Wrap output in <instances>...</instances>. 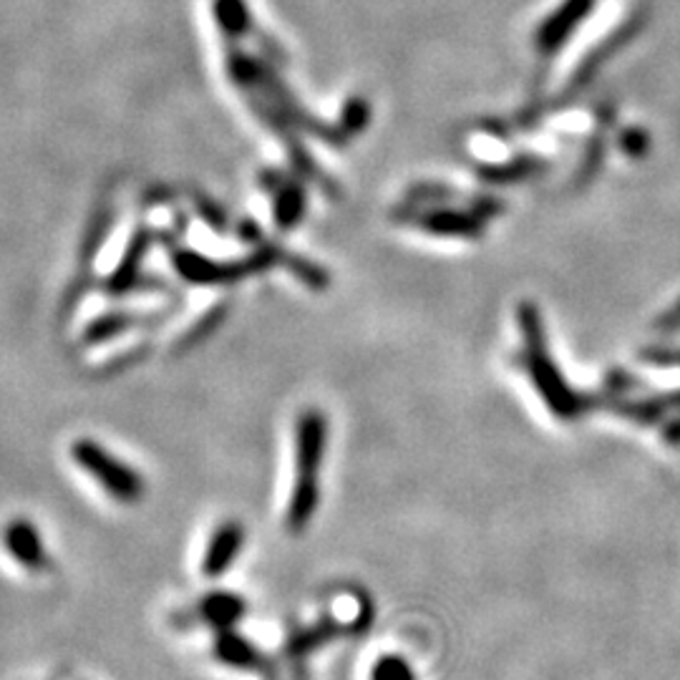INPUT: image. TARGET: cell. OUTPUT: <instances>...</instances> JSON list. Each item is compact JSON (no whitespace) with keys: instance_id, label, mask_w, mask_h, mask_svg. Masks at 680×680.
<instances>
[{"instance_id":"cell-14","label":"cell","mask_w":680,"mask_h":680,"mask_svg":"<svg viewBox=\"0 0 680 680\" xmlns=\"http://www.w3.org/2000/svg\"><path fill=\"white\" fill-rule=\"evenodd\" d=\"M371 680H413L411 666L396 656H385L373 666Z\"/></svg>"},{"instance_id":"cell-16","label":"cell","mask_w":680,"mask_h":680,"mask_svg":"<svg viewBox=\"0 0 680 680\" xmlns=\"http://www.w3.org/2000/svg\"><path fill=\"white\" fill-rule=\"evenodd\" d=\"M365 119H369V106L363 104V101H358V99H353L351 104H346V112H343V126L346 132H348V136H351L353 132H358V128H361L363 124H365Z\"/></svg>"},{"instance_id":"cell-5","label":"cell","mask_w":680,"mask_h":680,"mask_svg":"<svg viewBox=\"0 0 680 680\" xmlns=\"http://www.w3.org/2000/svg\"><path fill=\"white\" fill-rule=\"evenodd\" d=\"M3 545L8 549V555H11L21 567L31 569V573H41V569L49 565L43 539L39 535V529L33 527V522L29 519L8 522V527L3 529Z\"/></svg>"},{"instance_id":"cell-10","label":"cell","mask_w":680,"mask_h":680,"mask_svg":"<svg viewBox=\"0 0 680 680\" xmlns=\"http://www.w3.org/2000/svg\"><path fill=\"white\" fill-rule=\"evenodd\" d=\"M585 6H587V0H569V3H565L563 11L555 16V21L553 23L547 21L545 29H542L539 33L542 49H555V45L565 39L567 31L573 29V23L577 21V18L585 13Z\"/></svg>"},{"instance_id":"cell-1","label":"cell","mask_w":680,"mask_h":680,"mask_svg":"<svg viewBox=\"0 0 680 680\" xmlns=\"http://www.w3.org/2000/svg\"><path fill=\"white\" fill-rule=\"evenodd\" d=\"M326 419L323 413L310 409L298 419L296 431V490L288 504L290 532H302L318 509V468L326 454Z\"/></svg>"},{"instance_id":"cell-11","label":"cell","mask_w":680,"mask_h":680,"mask_svg":"<svg viewBox=\"0 0 680 680\" xmlns=\"http://www.w3.org/2000/svg\"><path fill=\"white\" fill-rule=\"evenodd\" d=\"M336 625L333 622H323L320 628H312V630H306V632H298L296 638L290 640L288 646V652L290 656H306V652L316 650L318 646H323L326 640H330L336 636Z\"/></svg>"},{"instance_id":"cell-8","label":"cell","mask_w":680,"mask_h":680,"mask_svg":"<svg viewBox=\"0 0 680 680\" xmlns=\"http://www.w3.org/2000/svg\"><path fill=\"white\" fill-rule=\"evenodd\" d=\"M215 652L225 666H233V668H240V670H257V668H262V663H265L260 650H257L247 638L237 636L233 628L217 630Z\"/></svg>"},{"instance_id":"cell-9","label":"cell","mask_w":680,"mask_h":680,"mask_svg":"<svg viewBox=\"0 0 680 680\" xmlns=\"http://www.w3.org/2000/svg\"><path fill=\"white\" fill-rule=\"evenodd\" d=\"M302 213H306V192L298 182H285L275 197V223L282 229H292L300 223Z\"/></svg>"},{"instance_id":"cell-7","label":"cell","mask_w":680,"mask_h":680,"mask_svg":"<svg viewBox=\"0 0 680 680\" xmlns=\"http://www.w3.org/2000/svg\"><path fill=\"white\" fill-rule=\"evenodd\" d=\"M217 29L227 43H240L255 31V21L245 0H213Z\"/></svg>"},{"instance_id":"cell-4","label":"cell","mask_w":680,"mask_h":680,"mask_svg":"<svg viewBox=\"0 0 680 680\" xmlns=\"http://www.w3.org/2000/svg\"><path fill=\"white\" fill-rule=\"evenodd\" d=\"M245 545V529L240 522H225L215 529L209 537V545L205 549V559H202V575L205 577H223L240 557Z\"/></svg>"},{"instance_id":"cell-17","label":"cell","mask_w":680,"mask_h":680,"mask_svg":"<svg viewBox=\"0 0 680 680\" xmlns=\"http://www.w3.org/2000/svg\"><path fill=\"white\" fill-rule=\"evenodd\" d=\"M660 330H678L680 328V302L678 306L668 312V316L660 320Z\"/></svg>"},{"instance_id":"cell-2","label":"cell","mask_w":680,"mask_h":680,"mask_svg":"<svg viewBox=\"0 0 680 680\" xmlns=\"http://www.w3.org/2000/svg\"><path fill=\"white\" fill-rule=\"evenodd\" d=\"M73 462H76L86 474L104 486L109 496H114L116 502L132 504L140 502L144 496V480L134 472L132 466L124 464L122 459H116L112 452H106L104 446L96 444L91 439H79L71 449Z\"/></svg>"},{"instance_id":"cell-12","label":"cell","mask_w":680,"mask_h":680,"mask_svg":"<svg viewBox=\"0 0 680 680\" xmlns=\"http://www.w3.org/2000/svg\"><path fill=\"white\" fill-rule=\"evenodd\" d=\"M424 225L426 229H431V233H444V235H476L480 233V229H476V223H472L468 217L449 215V213L426 217Z\"/></svg>"},{"instance_id":"cell-15","label":"cell","mask_w":680,"mask_h":680,"mask_svg":"<svg viewBox=\"0 0 680 680\" xmlns=\"http://www.w3.org/2000/svg\"><path fill=\"white\" fill-rule=\"evenodd\" d=\"M134 323L132 316H106V318H99L94 326L89 328L86 338L89 340H106V338H114L122 333V330H128V326Z\"/></svg>"},{"instance_id":"cell-6","label":"cell","mask_w":680,"mask_h":680,"mask_svg":"<svg viewBox=\"0 0 680 680\" xmlns=\"http://www.w3.org/2000/svg\"><path fill=\"white\" fill-rule=\"evenodd\" d=\"M197 612H199V618L209 625V628L229 630L245 618L247 605L243 597H237L233 593H213L199 602Z\"/></svg>"},{"instance_id":"cell-3","label":"cell","mask_w":680,"mask_h":680,"mask_svg":"<svg viewBox=\"0 0 680 680\" xmlns=\"http://www.w3.org/2000/svg\"><path fill=\"white\" fill-rule=\"evenodd\" d=\"M275 253L272 250H262L255 253L253 257H247V260H237V262H213L205 260V257H199L195 253H177L174 255V268L179 270L182 278H187L189 282H235L243 278H250V275L260 272L272 265Z\"/></svg>"},{"instance_id":"cell-13","label":"cell","mask_w":680,"mask_h":680,"mask_svg":"<svg viewBox=\"0 0 680 680\" xmlns=\"http://www.w3.org/2000/svg\"><path fill=\"white\" fill-rule=\"evenodd\" d=\"M144 253H146V235H136L134 243H132V250L124 255L122 265H119V270L114 272L112 285L116 290H124V285H128V280L134 278V272H136V268H140V260H142Z\"/></svg>"}]
</instances>
